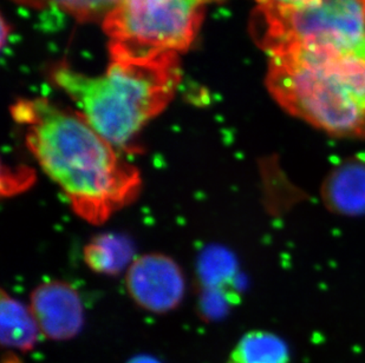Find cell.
Wrapping results in <instances>:
<instances>
[{
    "instance_id": "1",
    "label": "cell",
    "mask_w": 365,
    "mask_h": 363,
    "mask_svg": "<svg viewBox=\"0 0 365 363\" xmlns=\"http://www.w3.org/2000/svg\"><path fill=\"white\" fill-rule=\"evenodd\" d=\"M11 111L41 170L83 221L100 226L138 199V169L80 113L41 98L19 100Z\"/></svg>"
},
{
    "instance_id": "2",
    "label": "cell",
    "mask_w": 365,
    "mask_h": 363,
    "mask_svg": "<svg viewBox=\"0 0 365 363\" xmlns=\"http://www.w3.org/2000/svg\"><path fill=\"white\" fill-rule=\"evenodd\" d=\"M266 86L291 116L332 137L365 141V41L273 52Z\"/></svg>"
},
{
    "instance_id": "3",
    "label": "cell",
    "mask_w": 365,
    "mask_h": 363,
    "mask_svg": "<svg viewBox=\"0 0 365 363\" xmlns=\"http://www.w3.org/2000/svg\"><path fill=\"white\" fill-rule=\"evenodd\" d=\"M56 84L73 100L78 113L102 137L120 149L134 141L148 122L167 107L181 80L179 55L111 59L97 77L58 66Z\"/></svg>"
},
{
    "instance_id": "4",
    "label": "cell",
    "mask_w": 365,
    "mask_h": 363,
    "mask_svg": "<svg viewBox=\"0 0 365 363\" xmlns=\"http://www.w3.org/2000/svg\"><path fill=\"white\" fill-rule=\"evenodd\" d=\"M222 0H120L103 21L111 59H145L186 51L207 5Z\"/></svg>"
},
{
    "instance_id": "5",
    "label": "cell",
    "mask_w": 365,
    "mask_h": 363,
    "mask_svg": "<svg viewBox=\"0 0 365 363\" xmlns=\"http://www.w3.org/2000/svg\"><path fill=\"white\" fill-rule=\"evenodd\" d=\"M252 33L273 52L298 45L356 44L365 41V0H307L282 9H255Z\"/></svg>"
},
{
    "instance_id": "6",
    "label": "cell",
    "mask_w": 365,
    "mask_h": 363,
    "mask_svg": "<svg viewBox=\"0 0 365 363\" xmlns=\"http://www.w3.org/2000/svg\"><path fill=\"white\" fill-rule=\"evenodd\" d=\"M131 300L142 309L165 314L179 307L185 296V276L172 257L150 253L136 257L125 273Z\"/></svg>"
},
{
    "instance_id": "7",
    "label": "cell",
    "mask_w": 365,
    "mask_h": 363,
    "mask_svg": "<svg viewBox=\"0 0 365 363\" xmlns=\"http://www.w3.org/2000/svg\"><path fill=\"white\" fill-rule=\"evenodd\" d=\"M29 308L41 334L55 341L73 339L84 323L80 294L68 282L57 280L39 285L31 293Z\"/></svg>"
},
{
    "instance_id": "8",
    "label": "cell",
    "mask_w": 365,
    "mask_h": 363,
    "mask_svg": "<svg viewBox=\"0 0 365 363\" xmlns=\"http://www.w3.org/2000/svg\"><path fill=\"white\" fill-rule=\"evenodd\" d=\"M322 202L330 213L343 216L365 214V157H349L334 167L321 188Z\"/></svg>"
},
{
    "instance_id": "9",
    "label": "cell",
    "mask_w": 365,
    "mask_h": 363,
    "mask_svg": "<svg viewBox=\"0 0 365 363\" xmlns=\"http://www.w3.org/2000/svg\"><path fill=\"white\" fill-rule=\"evenodd\" d=\"M39 334L41 330L30 308L3 291L0 302V336L3 346L26 353L35 348Z\"/></svg>"
},
{
    "instance_id": "10",
    "label": "cell",
    "mask_w": 365,
    "mask_h": 363,
    "mask_svg": "<svg viewBox=\"0 0 365 363\" xmlns=\"http://www.w3.org/2000/svg\"><path fill=\"white\" fill-rule=\"evenodd\" d=\"M83 256L91 270L113 276L130 267L135 260L134 246L123 235L101 233L86 243Z\"/></svg>"
},
{
    "instance_id": "11",
    "label": "cell",
    "mask_w": 365,
    "mask_h": 363,
    "mask_svg": "<svg viewBox=\"0 0 365 363\" xmlns=\"http://www.w3.org/2000/svg\"><path fill=\"white\" fill-rule=\"evenodd\" d=\"M226 363H291V353L279 335L252 330L239 340Z\"/></svg>"
},
{
    "instance_id": "12",
    "label": "cell",
    "mask_w": 365,
    "mask_h": 363,
    "mask_svg": "<svg viewBox=\"0 0 365 363\" xmlns=\"http://www.w3.org/2000/svg\"><path fill=\"white\" fill-rule=\"evenodd\" d=\"M35 9L57 7L78 21H104L120 0H14Z\"/></svg>"
},
{
    "instance_id": "13",
    "label": "cell",
    "mask_w": 365,
    "mask_h": 363,
    "mask_svg": "<svg viewBox=\"0 0 365 363\" xmlns=\"http://www.w3.org/2000/svg\"><path fill=\"white\" fill-rule=\"evenodd\" d=\"M304 1H307V0H257L258 6L266 7V9L291 7L304 3Z\"/></svg>"
},
{
    "instance_id": "14",
    "label": "cell",
    "mask_w": 365,
    "mask_h": 363,
    "mask_svg": "<svg viewBox=\"0 0 365 363\" xmlns=\"http://www.w3.org/2000/svg\"><path fill=\"white\" fill-rule=\"evenodd\" d=\"M127 363H163L161 361L158 360L156 357H150L147 354H141V355H136Z\"/></svg>"
},
{
    "instance_id": "15",
    "label": "cell",
    "mask_w": 365,
    "mask_h": 363,
    "mask_svg": "<svg viewBox=\"0 0 365 363\" xmlns=\"http://www.w3.org/2000/svg\"><path fill=\"white\" fill-rule=\"evenodd\" d=\"M1 30H3V32H1V44L5 45V43H6V36H7V26H6V21H1Z\"/></svg>"
}]
</instances>
